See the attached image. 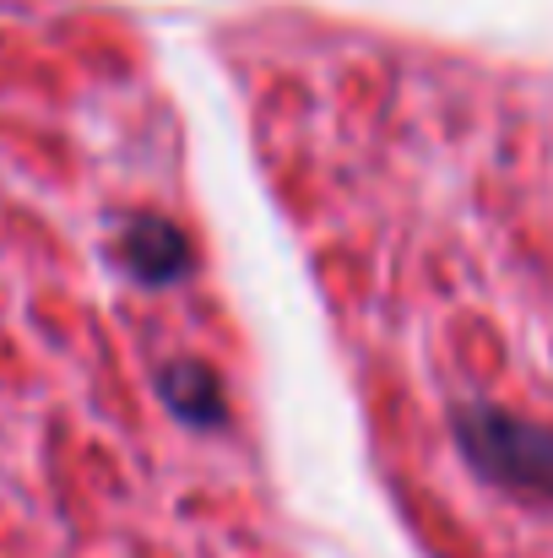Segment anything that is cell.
<instances>
[{"label": "cell", "instance_id": "obj_1", "mask_svg": "<svg viewBox=\"0 0 553 558\" xmlns=\"http://www.w3.org/2000/svg\"><path fill=\"white\" fill-rule=\"evenodd\" d=\"M467 450L500 483H516L527 494L553 499V434L510 423V417H478V423H467Z\"/></svg>", "mask_w": 553, "mask_h": 558}, {"label": "cell", "instance_id": "obj_2", "mask_svg": "<svg viewBox=\"0 0 553 558\" xmlns=\"http://www.w3.org/2000/svg\"><path fill=\"white\" fill-rule=\"evenodd\" d=\"M125 260L147 277V282H169L184 271V244L169 222H136L125 239Z\"/></svg>", "mask_w": 553, "mask_h": 558}, {"label": "cell", "instance_id": "obj_3", "mask_svg": "<svg viewBox=\"0 0 553 558\" xmlns=\"http://www.w3.org/2000/svg\"><path fill=\"white\" fill-rule=\"evenodd\" d=\"M175 401H180L190 417H217V390L201 369H180L175 374Z\"/></svg>", "mask_w": 553, "mask_h": 558}]
</instances>
